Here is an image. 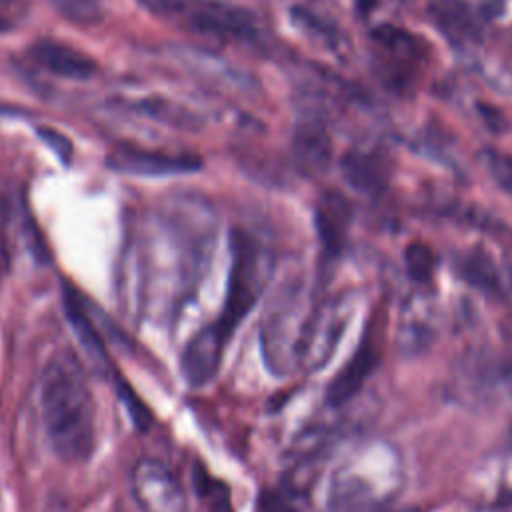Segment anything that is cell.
I'll return each instance as SVG.
<instances>
[{"instance_id": "cell-1", "label": "cell", "mask_w": 512, "mask_h": 512, "mask_svg": "<svg viewBox=\"0 0 512 512\" xmlns=\"http://www.w3.org/2000/svg\"><path fill=\"white\" fill-rule=\"evenodd\" d=\"M38 402L54 454L70 464L90 460L96 448V404L82 364L68 350L56 352L44 364Z\"/></svg>"}, {"instance_id": "cell-2", "label": "cell", "mask_w": 512, "mask_h": 512, "mask_svg": "<svg viewBox=\"0 0 512 512\" xmlns=\"http://www.w3.org/2000/svg\"><path fill=\"white\" fill-rule=\"evenodd\" d=\"M272 270V260L264 246L248 232H230V268L224 290L222 314L214 320L226 338H232L238 324L252 312Z\"/></svg>"}, {"instance_id": "cell-3", "label": "cell", "mask_w": 512, "mask_h": 512, "mask_svg": "<svg viewBox=\"0 0 512 512\" xmlns=\"http://www.w3.org/2000/svg\"><path fill=\"white\" fill-rule=\"evenodd\" d=\"M140 512H186V494L174 472L156 458H140L130 474Z\"/></svg>"}, {"instance_id": "cell-4", "label": "cell", "mask_w": 512, "mask_h": 512, "mask_svg": "<svg viewBox=\"0 0 512 512\" xmlns=\"http://www.w3.org/2000/svg\"><path fill=\"white\" fill-rule=\"evenodd\" d=\"M186 24L202 36L222 42H252L258 36L256 16L244 6L222 0H200L186 14Z\"/></svg>"}, {"instance_id": "cell-5", "label": "cell", "mask_w": 512, "mask_h": 512, "mask_svg": "<svg viewBox=\"0 0 512 512\" xmlns=\"http://www.w3.org/2000/svg\"><path fill=\"white\" fill-rule=\"evenodd\" d=\"M106 164L116 172L132 176H172L200 170L202 158L196 154H170L124 144L108 154Z\"/></svg>"}, {"instance_id": "cell-6", "label": "cell", "mask_w": 512, "mask_h": 512, "mask_svg": "<svg viewBox=\"0 0 512 512\" xmlns=\"http://www.w3.org/2000/svg\"><path fill=\"white\" fill-rule=\"evenodd\" d=\"M228 340L230 338H226L220 332V328L214 322H210V324L202 326L186 342V348L180 358V368H182L184 380L190 386L200 388L214 380V376L220 370Z\"/></svg>"}, {"instance_id": "cell-7", "label": "cell", "mask_w": 512, "mask_h": 512, "mask_svg": "<svg viewBox=\"0 0 512 512\" xmlns=\"http://www.w3.org/2000/svg\"><path fill=\"white\" fill-rule=\"evenodd\" d=\"M352 224V206L338 190H324L314 208V226L326 256H340Z\"/></svg>"}, {"instance_id": "cell-8", "label": "cell", "mask_w": 512, "mask_h": 512, "mask_svg": "<svg viewBox=\"0 0 512 512\" xmlns=\"http://www.w3.org/2000/svg\"><path fill=\"white\" fill-rule=\"evenodd\" d=\"M28 54L40 68L70 80H86L98 70V64L92 56L52 38H40L32 42Z\"/></svg>"}, {"instance_id": "cell-9", "label": "cell", "mask_w": 512, "mask_h": 512, "mask_svg": "<svg viewBox=\"0 0 512 512\" xmlns=\"http://www.w3.org/2000/svg\"><path fill=\"white\" fill-rule=\"evenodd\" d=\"M378 364V348L372 338V330H366L364 338L360 340L356 352L350 360L336 372L326 388V400L330 406H340L348 402L366 382L374 366Z\"/></svg>"}, {"instance_id": "cell-10", "label": "cell", "mask_w": 512, "mask_h": 512, "mask_svg": "<svg viewBox=\"0 0 512 512\" xmlns=\"http://www.w3.org/2000/svg\"><path fill=\"white\" fill-rule=\"evenodd\" d=\"M430 20L458 48L476 44L482 38L480 18L464 0H432Z\"/></svg>"}, {"instance_id": "cell-11", "label": "cell", "mask_w": 512, "mask_h": 512, "mask_svg": "<svg viewBox=\"0 0 512 512\" xmlns=\"http://www.w3.org/2000/svg\"><path fill=\"white\" fill-rule=\"evenodd\" d=\"M64 310H66V318H68V322L76 334V340L80 342L92 370L98 374H106L110 370L106 346H104L92 318L86 312V304L76 294V290L70 286H64Z\"/></svg>"}, {"instance_id": "cell-12", "label": "cell", "mask_w": 512, "mask_h": 512, "mask_svg": "<svg viewBox=\"0 0 512 512\" xmlns=\"http://www.w3.org/2000/svg\"><path fill=\"white\" fill-rule=\"evenodd\" d=\"M292 150L300 170L306 174H324L332 164V142L318 122H300L296 126Z\"/></svg>"}, {"instance_id": "cell-13", "label": "cell", "mask_w": 512, "mask_h": 512, "mask_svg": "<svg viewBox=\"0 0 512 512\" xmlns=\"http://www.w3.org/2000/svg\"><path fill=\"white\" fill-rule=\"evenodd\" d=\"M340 172L348 186L362 194H376L386 184L384 162L368 152L348 150L340 158Z\"/></svg>"}, {"instance_id": "cell-14", "label": "cell", "mask_w": 512, "mask_h": 512, "mask_svg": "<svg viewBox=\"0 0 512 512\" xmlns=\"http://www.w3.org/2000/svg\"><path fill=\"white\" fill-rule=\"evenodd\" d=\"M196 494L212 508V512H230V494L228 488L212 478L204 466H194L192 472Z\"/></svg>"}, {"instance_id": "cell-15", "label": "cell", "mask_w": 512, "mask_h": 512, "mask_svg": "<svg viewBox=\"0 0 512 512\" xmlns=\"http://www.w3.org/2000/svg\"><path fill=\"white\" fill-rule=\"evenodd\" d=\"M462 270H464V276L468 278V282H472V284L478 286V288L494 290V288L498 286V272H496V266H494L492 258H490L482 248L470 252V254L464 258Z\"/></svg>"}, {"instance_id": "cell-16", "label": "cell", "mask_w": 512, "mask_h": 512, "mask_svg": "<svg viewBox=\"0 0 512 512\" xmlns=\"http://www.w3.org/2000/svg\"><path fill=\"white\" fill-rule=\"evenodd\" d=\"M404 262L408 274L416 282H426L432 278L436 268V254L434 250L424 242H410L404 250Z\"/></svg>"}, {"instance_id": "cell-17", "label": "cell", "mask_w": 512, "mask_h": 512, "mask_svg": "<svg viewBox=\"0 0 512 512\" xmlns=\"http://www.w3.org/2000/svg\"><path fill=\"white\" fill-rule=\"evenodd\" d=\"M142 108V114L166 122L170 126H180V128H188V126H198V118L194 114H190L186 108L174 106L172 102H162V100H144L138 104Z\"/></svg>"}, {"instance_id": "cell-18", "label": "cell", "mask_w": 512, "mask_h": 512, "mask_svg": "<svg viewBox=\"0 0 512 512\" xmlns=\"http://www.w3.org/2000/svg\"><path fill=\"white\" fill-rule=\"evenodd\" d=\"M52 6L70 22L90 26L102 18L98 0H50Z\"/></svg>"}, {"instance_id": "cell-19", "label": "cell", "mask_w": 512, "mask_h": 512, "mask_svg": "<svg viewBox=\"0 0 512 512\" xmlns=\"http://www.w3.org/2000/svg\"><path fill=\"white\" fill-rule=\"evenodd\" d=\"M480 160L488 174L494 178V182L508 194L512 196V156L504 154L500 150L486 148L480 152Z\"/></svg>"}, {"instance_id": "cell-20", "label": "cell", "mask_w": 512, "mask_h": 512, "mask_svg": "<svg viewBox=\"0 0 512 512\" xmlns=\"http://www.w3.org/2000/svg\"><path fill=\"white\" fill-rule=\"evenodd\" d=\"M116 388H118V396H120L122 404L126 406L128 416L132 418L134 426H136L138 430H142V432L148 430V428H150V422H152V414H150L148 406L140 400V396H138L120 376H116Z\"/></svg>"}, {"instance_id": "cell-21", "label": "cell", "mask_w": 512, "mask_h": 512, "mask_svg": "<svg viewBox=\"0 0 512 512\" xmlns=\"http://www.w3.org/2000/svg\"><path fill=\"white\" fill-rule=\"evenodd\" d=\"M200 0H138V4L158 18H174L188 14Z\"/></svg>"}, {"instance_id": "cell-22", "label": "cell", "mask_w": 512, "mask_h": 512, "mask_svg": "<svg viewBox=\"0 0 512 512\" xmlns=\"http://www.w3.org/2000/svg\"><path fill=\"white\" fill-rule=\"evenodd\" d=\"M38 136L44 140V144H48V148L64 162L68 164L72 158V144L66 136H62L60 132L52 130V128H38Z\"/></svg>"}, {"instance_id": "cell-23", "label": "cell", "mask_w": 512, "mask_h": 512, "mask_svg": "<svg viewBox=\"0 0 512 512\" xmlns=\"http://www.w3.org/2000/svg\"><path fill=\"white\" fill-rule=\"evenodd\" d=\"M256 512H296V510L278 492H262L258 498Z\"/></svg>"}, {"instance_id": "cell-24", "label": "cell", "mask_w": 512, "mask_h": 512, "mask_svg": "<svg viewBox=\"0 0 512 512\" xmlns=\"http://www.w3.org/2000/svg\"><path fill=\"white\" fill-rule=\"evenodd\" d=\"M22 10L18 0H0V34L12 30L18 24Z\"/></svg>"}, {"instance_id": "cell-25", "label": "cell", "mask_w": 512, "mask_h": 512, "mask_svg": "<svg viewBox=\"0 0 512 512\" xmlns=\"http://www.w3.org/2000/svg\"><path fill=\"white\" fill-rule=\"evenodd\" d=\"M354 4H356V10L360 14H370L376 8L378 0H354Z\"/></svg>"}]
</instances>
